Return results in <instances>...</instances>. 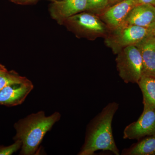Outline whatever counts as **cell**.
<instances>
[{
    "label": "cell",
    "instance_id": "obj_1",
    "mask_svg": "<svg viewBox=\"0 0 155 155\" xmlns=\"http://www.w3.org/2000/svg\"><path fill=\"white\" fill-rule=\"evenodd\" d=\"M119 108L118 103H109L87 125L84 143L79 155H93L98 150L109 151L120 154L115 143L112 122Z\"/></svg>",
    "mask_w": 155,
    "mask_h": 155
},
{
    "label": "cell",
    "instance_id": "obj_2",
    "mask_svg": "<svg viewBox=\"0 0 155 155\" xmlns=\"http://www.w3.org/2000/svg\"><path fill=\"white\" fill-rule=\"evenodd\" d=\"M61 116L58 112L46 116L45 112L40 111L16 122L14 125L16 134L14 139L22 143L20 154L35 155L45 134L60 120Z\"/></svg>",
    "mask_w": 155,
    "mask_h": 155
},
{
    "label": "cell",
    "instance_id": "obj_3",
    "mask_svg": "<svg viewBox=\"0 0 155 155\" xmlns=\"http://www.w3.org/2000/svg\"><path fill=\"white\" fill-rule=\"evenodd\" d=\"M63 25L78 38L91 40L106 36L109 29L99 17L94 13L87 11L72 16L67 19Z\"/></svg>",
    "mask_w": 155,
    "mask_h": 155
},
{
    "label": "cell",
    "instance_id": "obj_4",
    "mask_svg": "<svg viewBox=\"0 0 155 155\" xmlns=\"http://www.w3.org/2000/svg\"><path fill=\"white\" fill-rule=\"evenodd\" d=\"M116 61L119 76L126 83H137L143 75L142 58L135 45L121 50Z\"/></svg>",
    "mask_w": 155,
    "mask_h": 155
},
{
    "label": "cell",
    "instance_id": "obj_5",
    "mask_svg": "<svg viewBox=\"0 0 155 155\" xmlns=\"http://www.w3.org/2000/svg\"><path fill=\"white\" fill-rule=\"evenodd\" d=\"M150 32L149 28L122 24L110 30L106 36L105 43L117 54L124 48L137 44L149 35Z\"/></svg>",
    "mask_w": 155,
    "mask_h": 155
},
{
    "label": "cell",
    "instance_id": "obj_6",
    "mask_svg": "<svg viewBox=\"0 0 155 155\" xmlns=\"http://www.w3.org/2000/svg\"><path fill=\"white\" fill-rule=\"evenodd\" d=\"M154 135L155 108L144 107L139 119L125 127L123 138L139 140L145 137Z\"/></svg>",
    "mask_w": 155,
    "mask_h": 155
},
{
    "label": "cell",
    "instance_id": "obj_7",
    "mask_svg": "<svg viewBox=\"0 0 155 155\" xmlns=\"http://www.w3.org/2000/svg\"><path fill=\"white\" fill-rule=\"evenodd\" d=\"M87 8V0H56L51 2L49 12L52 19L60 25L72 16Z\"/></svg>",
    "mask_w": 155,
    "mask_h": 155
},
{
    "label": "cell",
    "instance_id": "obj_8",
    "mask_svg": "<svg viewBox=\"0 0 155 155\" xmlns=\"http://www.w3.org/2000/svg\"><path fill=\"white\" fill-rule=\"evenodd\" d=\"M33 88V83L28 79L6 87L0 91V105L11 107L21 104Z\"/></svg>",
    "mask_w": 155,
    "mask_h": 155
},
{
    "label": "cell",
    "instance_id": "obj_9",
    "mask_svg": "<svg viewBox=\"0 0 155 155\" xmlns=\"http://www.w3.org/2000/svg\"><path fill=\"white\" fill-rule=\"evenodd\" d=\"M136 5L135 0H123L107 9L102 15V20L109 29L117 28L123 24L127 15Z\"/></svg>",
    "mask_w": 155,
    "mask_h": 155
},
{
    "label": "cell",
    "instance_id": "obj_10",
    "mask_svg": "<svg viewBox=\"0 0 155 155\" xmlns=\"http://www.w3.org/2000/svg\"><path fill=\"white\" fill-rule=\"evenodd\" d=\"M155 21V6L150 4H139L131 9L123 24L149 28Z\"/></svg>",
    "mask_w": 155,
    "mask_h": 155
},
{
    "label": "cell",
    "instance_id": "obj_11",
    "mask_svg": "<svg viewBox=\"0 0 155 155\" xmlns=\"http://www.w3.org/2000/svg\"><path fill=\"white\" fill-rule=\"evenodd\" d=\"M135 45L142 58L143 75L155 76V38L148 35Z\"/></svg>",
    "mask_w": 155,
    "mask_h": 155
},
{
    "label": "cell",
    "instance_id": "obj_12",
    "mask_svg": "<svg viewBox=\"0 0 155 155\" xmlns=\"http://www.w3.org/2000/svg\"><path fill=\"white\" fill-rule=\"evenodd\" d=\"M137 84L142 93L144 107L155 108V76L143 75Z\"/></svg>",
    "mask_w": 155,
    "mask_h": 155
},
{
    "label": "cell",
    "instance_id": "obj_13",
    "mask_svg": "<svg viewBox=\"0 0 155 155\" xmlns=\"http://www.w3.org/2000/svg\"><path fill=\"white\" fill-rule=\"evenodd\" d=\"M123 155H155V135L147 136L127 149L123 150Z\"/></svg>",
    "mask_w": 155,
    "mask_h": 155
},
{
    "label": "cell",
    "instance_id": "obj_14",
    "mask_svg": "<svg viewBox=\"0 0 155 155\" xmlns=\"http://www.w3.org/2000/svg\"><path fill=\"white\" fill-rule=\"evenodd\" d=\"M28 78L19 75L14 70L0 73V91L8 85L22 83Z\"/></svg>",
    "mask_w": 155,
    "mask_h": 155
},
{
    "label": "cell",
    "instance_id": "obj_15",
    "mask_svg": "<svg viewBox=\"0 0 155 155\" xmlns=\"http://www.w3.org/2000/svg\"><path fill=\"white\" fill-rule=\"evenodd\" d=\"M110 0H87L86 11L94 13L102 11L109 5Z\"/></svg>",
    "mask_w": 155,
    "mask_h": 155
},
{
    "label": "cell",
    "instance_id": "obj_16",
    "mask_svg": "<svg viewBox=\"0 0 155 155\" xmlns=\"http://www.w3.org/2000/svg\"><path fill=\"white\" fill-rule=\"evenodd\" d=\"M22 143L19 140H16L13 144L9 146H0V155H11L21 149Z\"/></svg>",
    "mask_w": 155,
    "mask_h": 155
},
{
    "label": "cell",
    "instance_id": "obj_17",
    "mask_svg": "<svg viewBox=\"0 0 155 155\" xmlns=\"http://www.w3.org/2000/svg\"><path fill=\"white\" fill-rule=\"evenodd\" d=\"M10 2L17 5H26L35 4L41 0H9ZM51 2H54L56 0H47Z\"/></svg>",
    "mask_w": 155,
    "mask_h": 155
},
{
    "label": "cell",
    "instance_id": "obj_18",
    "mask_svg": "<svg viewBox=\"0 0 155 155\" xmlns=\"http://www.w3.org/2000/svg\"><path fill=\"white\" fill-rule=\"evenodd\" d=\"M137 5L147 4L155 6V0H135Z\"/></svg>",
    "mask_w": 155,
    "mask_h": 155
},
{
    "label": "cell",
    "instance_id": "obj_19",
    "mask_svg": "<svg viewBox=\"0 0 155 155\" xmlns=\"http://www.w3.org/2000/svg\"><path fill=\"white\" fill-rule=\"evenodd\" d=\"M149 28L150 30L149 35L155 38V21L153 25Z\"/></svg>",
    "mask_w": 155,
    "mask_h": 155
},
{
    "label": "cell",
    "instance_id": "obj_20",
    "mask_svg": "<svg viewBox=\"0 0 155 155\" xmlns=\"http://www.w3.org/2000/svg\"><path fill=\"white\" fill-rule=\"evenodd\" d=\"M8 71L6 67L3 65L2 64H0V73L1 72H5Z\"/></svg>",
    "mask_w": 155,
    "mask_h": 155
},
{
    "label": "cell",
    "instance_id": "obj_21",
    "mask_svg": "<svg viewBox=\"0 0 155 155\" xmlns=\"http://www.w3.org/2000/svg\"><path fill=\"white\" fill-rule=\"evenodd\" d=\"M122 1H123V0H110L109 4H116V3L119 2H121Z\"/></svg>",
    "mask_w": 155,
    "mask_h": 155
}]
</instances>
